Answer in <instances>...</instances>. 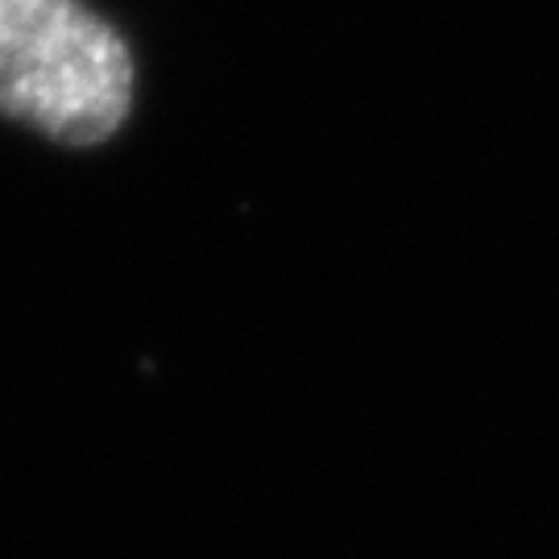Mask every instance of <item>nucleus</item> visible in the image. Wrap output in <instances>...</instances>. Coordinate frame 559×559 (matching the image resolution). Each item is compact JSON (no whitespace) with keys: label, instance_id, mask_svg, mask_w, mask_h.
<instances>
[{"label":"nucleus","instance_id":"1","mask_svg":"<svg viewBox=\"0 0 559 559\" xmlns=\"http://www.w3.org/2000/svg\"><path fill=\"white\" fill-rule=\"evenodd\" d=\"M133 104V55L80 0H0V117L100 145Z\"/></svg>","mask_w":559,"mask_h":559}]
</instances>
